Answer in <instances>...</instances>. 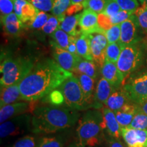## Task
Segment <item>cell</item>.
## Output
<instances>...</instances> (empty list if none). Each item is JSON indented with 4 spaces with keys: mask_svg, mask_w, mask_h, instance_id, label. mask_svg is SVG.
Listing matches in <instances>:
<instances>
[{
    "mask_svg": "<svg viewBox=\"0 0 147 147\" xmlns=\"http://www.w3.org/2000/svg\"><path fill=\"white\" fill-rule=\"evenodd\" d=\"M105 35L108 43L119 42L121 38V25H114L111 28L106 31Z\"/></svg>",
    "mask_w": 147,
    "mask_h": 147,
    "instance_id": "cell-36",
    "label": "cell"
},
{
    "mask_svg": "<svg viewBox=\"0 0 147 147\" xmlns=\"http://www.w3.org/2000/svg\"><path fill=\"white\" fill-rule=\"evenodd\" d=\"M30 108L31 104L26 102H15L1 107L0 123H2L13 117L26 114Z\"/></svg>",
    "mask_w": 147,
    "mask_h": 147,
    "instance_id": "cell-16",
    "label": "cell"
},
{
    "mask_svg": "<svg viewBox=\"0 0 147 147\" xmlns=\"http://www.w3.org/2000/svg\"><path fill=\"white\" fill-rule=\"evenodd\" d=\"M104 117V129L107 131L110 136L119 138L121 135V127L116 119L115 114L107 107H104L102 110Z\"/></svg>",
    "mask_w": 147,
    "mask_h": 147,
    "instance_id": "cell-17",
    "label": "cell"
},
{
    "mask_svg": "<svg viewBox=\"0 0 147 147\" xmlns=\"http://www.w3.org/2000/svg\"><path fill=\"white\" fill-rule=\"evenodd\" d=\"M142 4H147V0H139Z\"/></svg>",
    "mask_w": 147,
    "mask_h": 147,
    "instance_id": "cell-51",
    "label": "cell"
},
{
    "mask_svg": "<svg viewBox=\"0 0 147 147\" xmlns=\"http://www.w3.org/2000/svg\"><path fill=\"white\" fill-rule=\"evenodd\" d=\"M108 0H86L82 3L84 9H88L97 14L102 13Z\"/></svg>",
    "mask_w": 147,
    "mask_h": 147,
    "instance_id": "cell-32",
    "label": "cell"
},
{
    "mask_svg": "<svg viewBox=\"0 0 147 147\" xmlns=\"http://www.w3.org/2000/svg\"><path fill=\"white\" fill-rule=\"evenodd\" d=\"M121 136L128 147H144L140 143V138L136 129L130 127L121 128Z\"/></svg>",
    "mask_w": 147,
    "mask_h": 147,
    "instance_id": "cell-26",
    "label": "cell"
},
{
    "mask_svg": "<svg viewBox=\"0 0 147 147\" xmlns=\"http://www.w3.org/2000/svg\"><path fill=\"white\" fill-rule=\"evenodd\" d=\"M121 25V38L119 43L123 47L137 45L140 40L139 36L140 27L138 21L135 14H132Z\"/></svg>",
    "mask_w": 147,
    "mask_h": 147,
    "instance_id": "cell-8",
    "label": "cell"
},
{
    "mask_svg": "<svg viewBox=\"0 0 147 147\" xmlns=\"http://www.w3.org/2000/svg\"><path fill=\"white\" fill-rule=\"evenodd\" d=\"M1 21L3 31L11 36L19 35L20 32L25 27V25L22 23L14 12L1 18Z\"/></svg>",
    "mask_w": 147,
    "mask_h": 147,
    "instance_id": "cell-18",
    "label": "cell"
},
{
    "mask_svg": "<svg viewBox=\"0 0 147 147\" xmlns=\"http://www.w3.org/2000/svg\"><path fill=\"white\" fill-rule=\"evenodd\" d=\"M64 18L65 17H58L54 15H51L49 20L40 30L44 34L51 35L59 27Z\"/></svg>",
    "mask_w": 147,
    "mask_h": 147,
    "instance_id": "cell-29",
    "label": "cell"
},
{
    "mask_svg": "<svg viewBox=\"0 0 147 147\" xmlns=\"http://www.w3.org/2000/svg\"><path fill=\"white\" fill-rule=\"evenodd\" d=\"M38 10L42 12L52 11L55 0H27Z\"/></svg>",
    "mask_w": 147,
    "mask_h": 147,
    "instance_id": "cell-35",
    "label": "cell"
},
{
    "mask_svg": "<svg viewBox=\"0 0 147 147\" xmlns=\"http://www.w3.org/2000/svg\"><path fill=\"white\" fill-rule=\"evenodd\" d=\"M97 22H98L99 27L103 31H104V32L108 30V29L113 26V24L112 23L110 18L109 16H106L104 13L98 14V16H97Z\"/></svg>",
    "mask_w": 147,
    "mask_h": 147,
    "instance_id": "cell-43",
    "label": "cell"
},
{
    "mask_svg": "<svg viewBox=\"0 0 147 147\" xmlns=\"http://www.w3.org/2000/svg\"><path fill=\"white\" fill-rule=\"evenodd\" d=\"M131 101L129 98L127 94L125 91L124 88L123 89H116L109 97L106 104V107L109 108L114 113L121 109L125 104L129 103Z\"/></svg>",
    "mask_w": 147,
    "mask_h": 147,
    "instance_id": "cell-20",
    "label": "cell"
},
{
    "mask_svg": "<svg viewBox=\"0 0 147 147\" xmlns=\"http://www.w3.org/2000/svg\"><path fill=\"white\" fill-rule=\"evenodd\" d=\"M51 46L53 47V57L55 61L66 71L69 72L76 71L77 64L81 57L59 47L53 41L51 42Z\"/></svg>",
    "mask_w": 147,
    "mask_h": 147,
    "instance_id": "cell-10",
    "label": "cell"
},
{
    "mask_svg": "<svg viewBox=\"0 0 147 147\" xmlns=\"http://www.w3.org/2000/svg\"><path fill=\"white\" fill-rule=\"evenodd\" d=\"M15 0H0V13L1 18L13 12Z\"/></svg>",
    "mask_w": 147,
    "mask_h": 147,
    "instance_id": "cell-39",
    "label": "cell"
},
{
    "mask_svg": "<svg viewBox=\"0 0 147 147\" xmlns=\"http://www.w3.org/2000/svg\"><path fill=\"white\" fill-rule=\"evenodd\" d=\"M123 47L119 42L109 43L106 49V60L117 64Z\"/></svg>",
    "mask_w": 147,
    "mask_h": 147,
    "instance_id": "cell-27",
    "label": "cell"
},
{
    "mask_svg": "<svg viewBox=\"0 0 147 147\" xmlns=\"http://www.w3.org/2000/svg\"><path fill=\"white\" fill-rule=\"evenodd\" d=\"M121 10V9L120 6L115 0H108L102 13L106 14V16H109V17H111V16L118 13Z\"/></svg>",
    "mask_w": 147,
    "mask_h": 147,
    "instance_id": "cell-41",
    "label": "cell"
},
{
    "mask_svg": "<svg viewBox=\"0 0 147 147\" xmlns=\"http://www.w3.org/2000/svg\"><path fill=\"white\" fill-rule=\"evenodd\" d=\"M97 16V13L88 9H84L81 12L79 20V27L81 34L89 35L96 32H105L99 27Z\"/></svg>",
    "mask_w": 147,
    "mask_h": 147,
    "instance_id": "cell-13",
    "label": "cell"
},
{
    "mask_svg": "<svg viewBox=\"0 0 147 147\" xmlns=\"http://www.w3.org/2000/svg\"><path fill=\"white\" fill-rule=\"evenodd\" d=\"M137 110V106L135 104L128 103L121 109L115 112L116 119L121 128L129 127Z\"/></svg>",
    "mask_w": 147,
    "mask_h": 147,
    "instance_id": "cell-21",
    "label": "cell"
},
{
    "mask_svg": "<svg viewBox=\"0 0 147 147\" xmlns=\"http://www.w3.org/2000/svg\"><path fill=\"white\" fill-rule=\"evenodd\" d=\"M68 147H85V146L80 144V143L78 142V143H73V144L69 145Z\"/></svg>",
    "mask_w": 147,
    "mask_h": 147,
    "instance_id": "cell-50",
    "label": "cell"
},
{
    "mask_svg": "<svg viewBox=\"0 0 147 147\" xmlns=\"http://www.w3.org/2000/svg\"><path fill=\"white\" fill-rule=\"evenodd\" d=\"M51 15L48 14L47 12L40 11L39 13L37 14V16L35 17L32 21L25 23L27 27H29L31 29H41L44 25H45Z\"/></svg>",
    "mask_w": 147,
    "mask_h": 147,
    "instance_id": "cell-31",
    "label": "cell"
},
{
    "mask_svg": "<svg viewBox=\"0 0 147 147\" xmlns=\"http://www.w3.org/2000/svg\"><path fill=\"white\" fill-rule=\"evenodd\" d=\"M49 95H50V99L51 102L54 103V104H59L64 101L63 95L62 94V93L61 92L60 90H58V91L54 90V91H53L52 93H51Z\"/></svg>",
    "mask_w": 147,
    "mask_h": 147,
    "instance_id": "cell-44",
    "label": "cell"
},
{
    "mask_svg": "<svg viewBox=\"0 0 147 147\" xmlns=\"http://www.w3.org/2000/svg\"><path fill=\"white\" fill-rule=\"evenodd\" d=\"M37 147H63V143L57 138L45 137L40 140Z\"/></svg>",
    "mask_w": 147,
    "mask_h": 147,
    "instance_id": "cell-37",
    "label": "cell"
},
{
    "mask_svg": "<svg viewBox=\"0 0 147 147\" xmlns=\"http://www.w3.org/2000/svg\"><path fill=\"white\" fill-rule=\"evenodd\" d=\"M142 53L136 45H128L123 48L117 65L126 78L140 65Z\"/></svg>",
    "mask_w": 147,
    "mask_h": 147,
    "instance_id": "cell-6",
    "label": "cell"
},
{
    "mask_svg": "<svg viewBox=\"0 0 147 147\" xmlns=\"http://www.w3.org/2000/svg\"><path fill=\"white\" fill-rule=\"evenodd\" d=\"M116 89L107 80L102 77L97 84L93 98L94 102L92 104V107L94 109H99L105 106L109 97Z\"/></svg>",
    "mask_w": 147,
    "mask_h": 147,
    "instance_id": "cell-12",
    "label": "cell"
},
{
    "mask_svg": "<svg viewBox=\"0 0 147 147\" xmlns=\"http://www.w3.org/2000/svg\"><path fill=\"white\" fill-rule=\"evenodd\" d=\"M101 73L103 78L107 80L116 89L119 88L125 78L119 69L117 64L106 60L101 68Z\"/></svg>",
    "mask_w": 147,
    "mask_h": 147,
    "instance_id": "cell-15",
    "label": "cell"
},
{
    "mask_svg": "<svg viewBox=\"0 0 147 147\" xmlns=\"http://www.w3.org/2000/svg\"><path fill=\"white\" fill-rule=\"evenodd\" d=\"M35 64L28 57L5 59L0 66L1 87L20 83L32 71Z\"/></svg>",
    "mask_w": 147,
    "mask_h": 147,
    "instance_id": "cell-4",
    "label": "cell"
},
{
    "mask_svg": "<svg viewBox=\"0 0 147 147\" xmlns=\"http://www.w3.org/2000/svg\"><path fill=\"white\" fill-rule=\"evenodd\" d=\"M80 15L81 13L65 16L61 23L59 27L69 36L75 37L80 36L81 34V31L80 29H78V27H79Z\"/></svg>",
    "mask_w": 147,
    "mask_h": 147,
    "instance_id": "cell-23",
    "label": "cell"
},
{
    "mask_svg": "<svg viewBox=\"0 0 147 147\" xmlns=\"http://www.w3.org/2000/svg\"><path fill=\"white\" fill-rule=\"evenodd\" d=\"M123 88L134 104L147 98V73L135 78Z\"/></svg>",
    "mask_w": 147,
    "mask_h": 147,
    "instance_id": "cell-11",
    "label": "cell"
},
{
    "mask_svg": "<svg viewBox=\"0 0 147 147\" xmlns=\"http://www.w3.org/2000/svg\"><path fill=\"white\" fill-rule=\"evenodd\" d=\"M129 127L136 129L147 130V115L138 110Z\"/></svg>",
    "mask_w": 147,
    "mask_h": 147,
    "instance_id": "cell-33",
    "label": "cell"
},
{
    "mask_svg": "<svg viewBox=\"0 0 147 147\" xmlns=\"http://www.w3.org/2000/svg\"><path fill=\"white\" fill-rule=\"evenodd\" d=\"M104 129L103 113L98 109L88 110L79 120L76 133L78 143L84 146L98 144Z\"/></svg>",
    "mask_w": 147,
    "mask_h": 147,
    "instance_id": "cell-3",
    "label": "cell"
},
{
    "mask_svg": "<svg viewBox=\"0 0 147 147\" xmlns=\"http://www.w3.org/2000/svg\"><path fill=\"white\" fill-rule=\"evenodd\" d=\"M146 5H147V4H146Z\"/></svg>",
    "mask_w": 147,
    "mask_h": 147,
    "instance_id": "cell-53",
    "label": "cell"
},
{
    "mask_svg": "<svg viewBox=\"0 0 147 147\" xmlns=\"http://www.w3.org/2000/svg\"><path fill=\"white\" fill-rule=\"evenodd\" d=\"M134 14V12L121 10V11H119L118 13L110 18L113 25H119V24H121L122 23H123L124 21H125L127 19H128Z\"/></svg>",
    "mask_w": 147,
    "mask_h": 147,
    "instance_id": "cell-42",
    "label": "cell"
},
{
    "mask_svg": "<svg viewBox=\"0 0 147 147\" xmlns=\"http://www.w3.org/2000/svg\"><path fill=\"white\" fill-rule=\"evenodd\" d=\"M86 0H71V4H78V3H82Z\"/></svg>",
    "mask_w": 147,
    "mask_h": 147,
    "instance_id": "cell-49",
    "label": "cell"
},
{
    "mask_svg": "<svg viewBox=\"0 0 147 147\" xmlns=\"http://www.w3.org/2000/svg\"><path fill=\"white\" fill-rule=\"evenodd\" d=\"M71 5V0H55L51 12L53 15L58 17H65L66 11Z\"/></svg>",
    "mask_w": 147,
    "mask_h": 147,
    "instance_id": "cell-30",
    "label": "cell"
},
{
    "mask_svg": "<svg viewBox=\"0 0 147 147\" xmlns=\"http://www.w3.org/2000/svg\"><path fill=\"white\" fill-rule=\"evenodd\" d=\"M59 88L63 95L64 102L69 108L76 110H82L90 107L86 102L77 76L71 75Z\"/></svg>",
    "mask_w": 147,
    "mask_h": 147,
    "instance_id": "cell-5",
    "label": "cell"
},
{
    "mask_svg": "<svg viewBox=\"0 0 147 147\" xmlns=\"http://www.w3.org/2000/svg\"><path fill=\"white\" fill-rule=\"evenodd\" d=\"M138 110L142 112L147 115V98L144 99V100L140 101V102L136 103Z\"/></svg>",
    "mask_w": 147,
    "mask_h": 147,
    "instance_id": "cell-47",
    "label": "cell"
},
{
    "mask_svg": "<svg viewBox=\"0 0 147 147\" xmlns=\"http://www.w3.org/2000/svg\"><path fill=\"white\" fill-rule=\"evenodd\" d=\"M146 131H147V130H146Z\"/></svg>",
    "mask_w": 147,
    "mask_h": 147,
    "instance_id": "cell-52",
    "label": "cell"
},
{
    "mask_svg": "<svg viewBox=\"0 0 147 147\" xmlns=\"http://www.w3.org/2000/svg\"><path fill=\"white\" fill-rule=\"evenodd\" d=\"M138 21L140 27L147 34V5L142 4L134 12Z\"/></svg>",
    "mask_w": 147,
    "mask_h": 147,
    "instance_id": "cell-34",
    "label": "cell"
},
{
    "mask_svg": "<svg viewBox=\"0 0 147 147\" xmlns=\"http://www.w3.org/2000/svg\"><path fill=\"white\" fill-rule=\"evenodd\" d=\"M77 53L80 57L93 61L91 51V40L89 35L81 34L76 38Z\"/></svg>",
    "mask_w": 147,
    "mask_h": 147,
    "instance_id": "cell-24",
    "label": "cell"
},
{
    "mask_svg": "<svg viewBox=\"0 0 147 147\" xmlns=\"http://www.w3.org/2000/svg\"><path fill=\"white\" fill-rule=\"evenodd\" d=\"M78 110L70 108L40 106L33 111L32 130L36 134H52L71 127L79 119Z\"/></svg>",
    "mask_w": 147,
    "mask_h": 147,
    "instance_id": "cell-2",
    "label": "cell"
},
{
    "mask_svg": "<svg viewBox=\"0 0 147 147\" xmlns=\"http://www.w3.org/2000/svg\"><path fill=\"white\" fill-rule=\"evenodd\" d=\"M14 12L25 25L32 21L39 13L40 10L27 0H15Z\"/></svg>",
    "mask_w": 147,
    "mask_h": 147,
    "instance_id": "cell-14",
    "label": "cell"
},
{
    "mask_svg": "<svg viewBox=\"0 0 147 147\" xmlns=\"http://www.w3.org/2000/svg\"><path fill=\"white\" fill-rule=\"evenodd\" d=\"M76 76L77 78H78L80 85H81V88L86 102H87L90 107H92V104H93L92 101L93 100V91H94L95 80L92 78L91 77L81 73L76 72Z\"/></svg>",
    "mask_w": 147,
    "mask_h": 147,
    "instance_id": "cell-22",
    "label": "cell"
},
{
    "mask_svg": "<svg viewBox=\"0 0 147 147\" xmlns=\"http://www.w3.org/2000/svg\"><path fill=\"white\" fill-rule=\"evenodd\" d=\"M118 3L122 10L135 12L138 8L139 3L138 0H115Z\"/></svg>",
    "mask_w": 147,
    "mask_h": 147,
    "instance_id": "cell-38",
    "label": "cell"
},
{
    "mask_svg": "<svg viewBox=\"0 0 147 147\" xmlns=\"http://www.w3.org/2000/svg\"><path fill=\"white\" fill-rule=\"evenodd\" d=\"M97 66L93 61L85 59L80 58V61L77 64L76 72L84 74L87 75L94 80L98 76V71H97Z\"/></svg>",
    "mask_w": 147,
    "mask_h": 147,
    "instance_id": "cell-25",
    "label": "cell"
},
{
    "mask_svg": "<svg viewBox=\"0 0 147 147\" xmlns=\"http://www.w3.org/2000/svg\"><path fill=\"white\" fill-rule=\"evenodd\" d=\"M109 147H123V146L117 140L112 139L109 142Z\"/></svg>",
    "mask_w": 147,
    "mask_h": 147,
    "instance_id": "cell-48",
    "label": "cell"
},
{
    "mask_svg": "<svg viewBox=\"0 0 147 147\" xmlns=\"http://www.w3.org/2000/svg\"><path fill=\"white\" fill-rule=\"evenodd\" d=\"M19 100H21L20 83L1 87L0 107L13 104Z\"/></svg>",
    "mask_w": 147,
    "mask_h": 147,
    "instance_id": "cell-19",
    "label": "cell"
},
{
    "mask_svg": "<svg viewBox=\"0 0 147 147\" xmlns=\"http://www.w3.org/2000/svg\"><path fill=\"white\" fill-rule=\"evenodd\" d=\"M37 145L38 144L34 137L27 136L18 139L11 147H37Z\"/></svg>",
    "mask_w": 147,
    "mask_h": 147,
    "instance_id": "cell-40",
    "label": "cell"
},
{
    "mask_svg": "<svg viewBox=\"0 0 147 147\" xmlns=\"http://www.w3.org/2000/svg\"><path fill=\"white\" fill-rule=\"evenodd\" d=\"M76 38L75 36H71L69 39V44L68 47H67V51H68L71 54L78 55L77 53V48H76Z\"/></svg>",
    "mask_w": 147,
    "mask_h": 147,
    "instance_id": "cell-46",
    "label": "cell"
},
{
    "mask_svg": "<svg viewBox=\"0 0 147 147\" xmlns=\"http://www.w3.org/2000/svg\"><path fill=\"white\" fill-rule=\"evenodd\" d=\"M32 116L28 114L17 116L1 123L0 136L1 138L23 133L32 128Z\"/></svg>",
    "mask_w": 147,
    "mask_h": 147,
    "instance_id": "cell-7",
    "label": "cell"
},
{
    "mask_svg": "<svg viewBox=\"0 0 147 147\" xmlns=\"http://www.w3.org/2000/svg\"><path fill=\"white\" fill-rule=\"evenodd\" d=\"M72 73L62 68L55 60L46 59L35 64L32 71L20 82L21 100H41L59 87Z\"/></svg>",
    "mask_w": 147,
    "mask_h": 147,
    "instance_id": "cell-1",
    "label": "cell"
},
{
    "mask_svg": "<svg viewBox=\"0 0 147 147\" xmlns=\"http://www.w3.org/2000/svg\"><path fill=\"white\" fill-rule=\"evenodd\" d=\"M51 37L53 40V42H55L59 47L67 50L70 39V36L68 34L59 27L54 33L51 35Z\"/></svg>",
    "mask_w": 147,
    "mask_h": 147,
    "instance_id": "cell-28",
    "label": "cell"
},
{
    "mask_svg": "<svg viewBox=\"0 0 147 147\" xmlns=\"http://www.w3.org/2000/svg\"><path fill=\"white\" fill-rule=\"evenodd\" d=\"M84 9L83 5L82 3H78V4H71L69 7L67 8V11H66V15L71 16L74 15V14L77 13V12H80Z\"/></svg>",
    "mask_w": 147,
    "mask_h": 147,
    "instance_id": "cell-45",
    "label": "cell"
},
{
    "mask_svg": "<svg viewBox=\"0 0 147 147\" xmlns=\"http://www.w3.org/2000/svg\"><path fill=\"white\" fill-rule=\"evenodd\" d=\"M91 40V51L93 61L102 68L106 61V49L108 41L105 32H96L89 35Z\"/></svg>",
    "mask_w": 147,
    "mask_h": 147,
    "instance_id": "cell-9",
    "label": "cell"
}]
</instances>
